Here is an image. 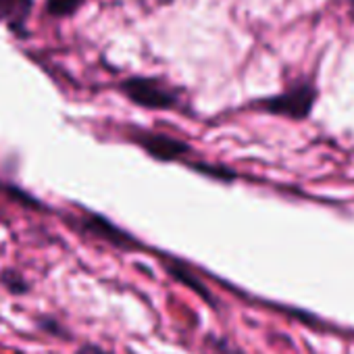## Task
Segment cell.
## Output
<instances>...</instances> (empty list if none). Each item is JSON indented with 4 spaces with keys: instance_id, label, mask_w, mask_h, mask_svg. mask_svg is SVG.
Returning a JSON list of instances; mask_svg holds the SVG:
<instances>
[{
    "instance_id": "6da1fadb",
    "label": "cell",
    "mask_w": 354,
    "mask_h": 354,
    "mask_svg": "<svg viewBox=\"0 0 354 354\" xmlns=\"http://www.w3.org/2000/svg\"><path fill=\"white\" fill-rule=\"evenodd\" d=\"M315 100H317V88L310 82H304V84L292 86L290 90H286L277 96L259 100L257 106L265 113H271V115L302 121L310 115Z\"/></svg>"
},
{
    "instance_id": "7a4b0ae2",
    "label": "cell",
    "mask_w": 354,
    "mask_h": 354,
    "mask_svg": "<svg viewBox=\"0 0 354 354\" xmlns=\"http://www.w3.org/2000/svg\"><path fill=\"white\" fill-rule=\"evenodd\" d=\"M121 90L133 104L144 109L167 111L173 109L177 102L175 94L152 77H129L121 84Z\"/></svg>"
},
{
    "instance_id": "3957f363",
    "label": "cell",
    "mask_w": 354,
    "mask_h": 354,
    "mask_svg": "<svg viewBox=\"0 0 354 354\" xmlns=\"http://www.w3.org/2000/svg\"><path fill=\"white\" fill-rule=\"evenodd\" d=\"M133 138L156 160H177L188 152V144L165 133H138Z\"/></svg>"
},
{
    "instance_id": "277c9868",
    "label": "cell",
    "mask_w": 354,
    "mask_h": 354,
    "mask_svg": "<svg viewBox=\"0 0 354 354\" xmlns=\"http://www.w3.org/2000/svg\"><path fill=\"white\" fill-rule=\"evenodd\" d=\"M82 227H84L88 234H92V236H96V238H102V240L111 242L113 246H119V248H125V250L136 248L133 238H131L129 234L121 232L117 225H113V223H111L109 219H104V217H98V215L84 217V219H82Z\"/></svg>"
},
{
    "instance_id": "5b68a950",
    "label": "cell",
    "mask_w": 354,
    "mask_h": 354,
    "mask_svg": "<svg viewBox=\"0 0 354 354\" xmlns=\"http://www.w3.org/2000/svg\"><path fill=\"white\" fill-rule=\"evenodd\" d=\"M32 13V0H0V21L15 32L24 30L26 19Z\"/></svg>"
},
{
    "instance_id": "8992f818",
    "label": "cell",
    "mask_w": 354,
    "mask_h": 354,
    "mask_svg": "<svg viewBox=\"0 0 354 354\" xmlns=\"http://www.w3.org/2000/svg\"><path fill=\"white\" fill-rule=\"evenodd\" d=\"M167 271H169V273H171V275H173L175 279H180L182 283L190 286V288H192L194 292H198V294H201V296H203L205 300H209V302L213 304V298L209 296L211 292H209V290H207V288H205V286H203V283H201L198 279H194V275H192V273H190V271H188L186 267H182V265H175V263H173V265H169V267H167Z\"/></svg>"
},
{
    "instance_id": "52a82bcc",
    "label": "cell",
    "mask_w": 354,
    "mask_h": 354,
    "mask_svg": "<svg viewBox=\"0 0 354 354\" xmlns=\"http://www.w3.org/2000/svg\"><path fill=\"white\" fill-rule=\"evenodd\" d=\"M82 5H84V0H48V3H46V11L53 17H69Z\"/></svg>"
},
{
    "instance_id": "ba28073f",
    "label": "cell",
    "mask_w": 354,
    "mask_h": 354,
    "mask_svg": "<svg viewBox=\"0 0 354 354\" xmlns=\"http://www.w3.org/2000/svg\"><path fill=\"white\" fill-rule=\"evenodd\" d=\"M194 171L203 173V175H209V177H215V180H223V182H232L236 173L225 169V167H217V165H205V162H194L192 165Z\"/></svg>"
},
{
    "instance_id": "9c48e42d",
    "label": "cell",
    "mask_w": 354,
    "mask_h": 354,
    "mask_svg": "<svg viewBox=\"0 0 354 354\" xmlns=\"http://www.w3.org/2000/svg\"><path fill=\"white\" fill-rule=\"evenodd\" d=\"M3 283H5L7 290L13 292V294H26V292L30 290V283L24 279V275L17 273V271H11V269L3 273Z\"/></svg>"
},
{
    "instance_id": "30bf717a",
    "label": "cell",
    "mask_w": 354,
    "mask_h": 354,
    "mask_svg": "<svg viewBox=\"0 0 354 354\" xmlns=\"http://www.w3.org/2000/svg\"><path fill=\"white\" fill-rule=\"evenodd\" d=\"M38 327H40L42 331L55 335V337H61V339L71 337V333H69L57 319H50V317H40V319H38Z\"/></svg>"
},
{
    "instance_id": "8fae6325",
    "label": "cell",
    "mask_w": 354,
    "mask_h": 354,
    "mask_svg": "<svg viewBox=\"0 0 354 354\" xmlns=\"http://www.w3.org/2000/svg\"><path fill=\"white\" fill-rule=\"evenodd\" d=\"M75 354H113L109 350H104L102 346H96V344H84L75 350Z\"/></svg>"
},
{
    "instance_id": "7c38bea8",
    "label": "cell",
    "mask_w": 354,
    "mask_h": 354,
    "mask_svg": "<svg viewBox=\"0 0 354 354\" xmlns=\"http://www.w3.org/2000/svg\"><path fill=\"white\" fill-rule=\"evenodd\" d=\"M350 7H352V9H354V0H350Z\"/></svg>"
}]
</instances>
